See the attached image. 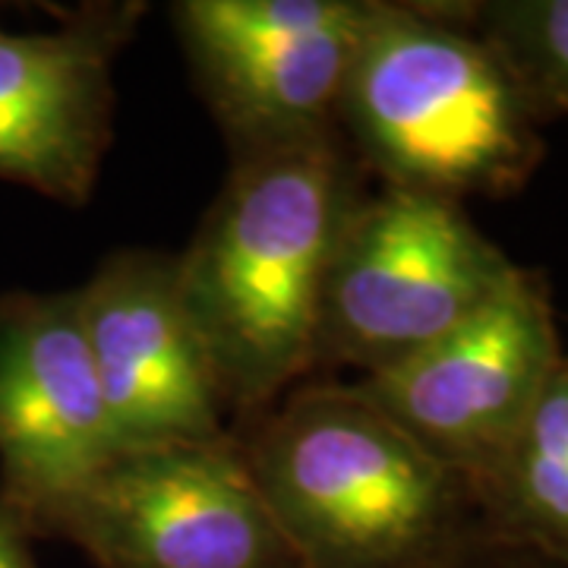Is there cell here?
<instances>
[{"mask_svg": "<svg viewBox=\"0 0 568 568\" xmlns=\"http://www.w3.org/2000/svg\"><path fill=\"white\" fill-rule=\"evenodd\" d=\"M373 0H178L171 22L231 159L335 130Z\"/></svg>", "mask_w": 568, "mask_h": 568, "instance_id": "cell-7", "label": "cell"}, {"mask_svg": "<svg viewBox=\"0 0 568 568\" xmlns=\"http://www.w3.org/2000/svg\"><path fill=\"white\" fill-rule=\"evenodd\" d=\"M95 568H304L272 521L237 436L126 448L39 525Z\"/></svg>", "mask_w": 568, "mask_h": 568, "instance_id": "cell-5", "label": "cell"}, {"mask_svg": "<svg viewBox=\"0 0 568 568\" xmlns=\"http://www.w3.org/2000/svg\"><path fill=\"white\" fill-rule=\"evenodd\" d=\"M540 123L465 3L373 0L335 114L366 174L462 205L515 196L547 155Z\"/></svg>", "mask_w": 568, "mask_h": 568, "instance_id": "cell-2", "label": "cell"}, {"mask_svg": "<svg viewBox=\"0 0 568 568\" xmlns=\"http://www.w3.org/2000/svg\"><path fill=\"white\" fill-rule=\"evenodd\" d=\"M36 534L22 521V515L0 496V568H39L32 556Z\"/></svg>", "mask_w": 568, "mask_h": 568, "instance_id": "cell-14", "label": "cell"}, {"mask_svg": "<svg viewBox=\"0 0 568 568\" xmlns=\"http://www.w3.org/2000/svg\"><path fill=\"white\" fill-rule=\"evenodd\" d=\"M234 436L304 568H395L477 518L465 480L347 383L294 388Z\"/></svg>", "mask_w": 568, "mask_h": 568, "instance_id": "cell-3", "label": "cell"}, {"mask_svg": "<svg viewBox=\"0 0 568 568\" xmlns=\"http://www.w3.org/2000/svg\"><path fill=\"white\" fill-rule=\"evenodd\" d=\"M470 503L484 528L568 568V354Z\"/></svg>", "mask_w": 568, "mask_h": 568, "instance_id": "cell-11", "label": "cell"}, {"mask_svg": "<svg viewBox=\"0 0 568 568\" xmlns=\"http://www.w3.org/2000/svg\"><path fill=\"white\" fill-rule=\"evenodd\" d=\"M145 10L99 0L48 32L0 29V181L73 209L92 200L114 140V63Z\"/></svg>", "mask_w": 568, "mask_h": 568, "instance_id": "cell-9", "label": "cell"}, {"mask_svg": "<svg viewBox=\"0 0 568 568\" xmlns=\"http://www.w3.org/2000/svg\"><path fill=\"white\" fill-rule=\"evenodd\" d=\"M73 291L0 294V496L29 530L118 455Z\"/></svg>", "mask_w": 568, "mask_h": 568, "instance_id": "cell-10", "label": "cell"}, {"mask_svg": "<svg viewBox=\"0 0 568 568\" xmlns=\"http://www.w3.org/2000/svg\"><path fill=\"white\" fill-rule=\"evenodd\" d=\"M395 568H566L528 547L487 530L477 518L439 547Z\"/></svg>", "mask_w": 568, "mask_h": 568, "instance_id": "cell-13", "label": "cell"}, {"mask_svg": "<svg viewBox=\"0 0 568 568\" xmlns=\"http://www.w3.org/2000/svg\"><path fill=\"white\" fill-rule=\"evenodd\" d=\"M515 268L462 203L366 193L328 260L313 373L402 364L493 301Z\"/></svg>", "mask_w": 568, "mask_h": 568, "instance_id": "cell-4", "label": "cell"}, {"mask_svg": "<svg viewBox=\"0 0 568 568\" xmlns=\"http://www.w3.org/2000/svg\"><path fill=\"white\" fill-rule=\"evenodd\" d=\"M562 357L547 278L518 265L439 342L347 386L470 489L503 458Z\"/></svg>", "mask_w": 568, "mask_h": 568, "instance_id": "cell-6", "label": "cell"}, {"mask_svg": "<svg viewBox=\"0 0 568 568\" xmlns=\"http://www.w3.org/2000/svg\"><path fill=\"white\" fill-rule=\"evenodd\" d=\"M467 22L499 51L540 114L568 118V0H477Z\"/></svg>", "mask_w": 568, "mask_h": 568, "instance_id": "cell-12", "label": "cell"}, {"mask_svg": "<svg viewBox=\"0 0 568 568\" xmlns=\"http://www.w3.org/2000/svg\"><path fill=\"white\" fill-rule=\"evenodd\" d=\"M77 306L118 448L209 446L234 429L174 253L118 250L77 287Z\"/></svg>", "mask_w": 568, "mask_h": 568, "instance_id": "cell-8", "label": "cell"}, {"mask_svg": "<svg viewBox=\"0 0 568 568\" xmlns=\"http://www.w3.org/2000/svg\"><path fill=\"white\" fill-rule=\"evenodd\" d=\"M364 178L338 126L237 155L174 256L183 306L241 424L313 373L325 272Z\"/></svg>", "mask_w": 568, "mask_h": 568, "instance_id": "cell-1", "label": "cell"}]
</instances>
